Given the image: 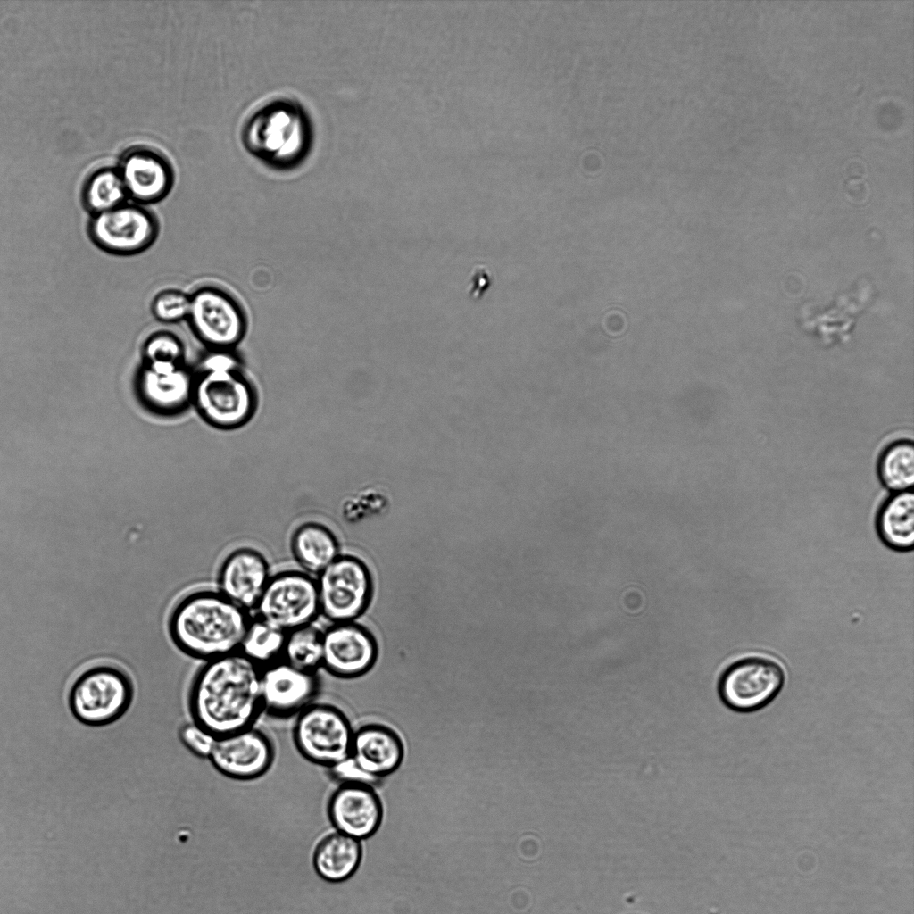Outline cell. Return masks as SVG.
Here are the masks:
<instances>
[{"mask_svg": "<svg viewBox=\"0 0 914 914\" xmlns=\"http://www.w3.org/2000/svg\"><path fill=\"white\" fill-rule=\"evenodd\" d=\"M127 199L119 170L109 168L92 174L83 191L84 204L92 215L116 208L127 203Z\"/></svg>", "mask_w": 914, "mask_h": 914, "instance_id": "cell-26", "label": "cell"}, {"mask_svg": "<svg viewBox=\"0 0 914 914\" xmlns=\"http://www.w3.org/2000/svg\"><path fill=\"white\" fill-rule=\"evenodd\" d=\"M320 688L318 673L298 669L283 660L262 669V712L275 719L296 717L315 702Z\"/></svg>", "mask_w": 914, "mask_h": 914, "instance_id": "cell-13", "label": "cell"}, {"mask_svg": "<svg viewBox=\"0 0 914 914\" xmlns=\"http://www.w3.org/2000/svg\"><path fill=\"white\" fill-rule=\"evenodd\" d=\"M378 655L373 634L356 621L329 624L323 629L322 669L339 679L368 673Z\"/></svg>", "mask_w": 914, "mask_h": 914, "instance_id": "cell-12", "label": "cell"}, {"mask_svg": "<svg viewBox=\"0 0 914 914\" xmlns=\"http://www.w3.org/2000/svg\"><path fill=\"white\" fill-rule=\"evenodd\" d=\"M192 405L210 426L236 429L253 418L257 395L236 358L228 351H213L195 374Z\"/></svg>", "mask_w": 914, "mask_h": 914, "instance_id": "cell-4", "label": "cell"}, {"mask_svg": "<svg viewBox=\"0 0 914 914\" xmlns=\"http://www.w3.org/2000/svg\"><path fill=\"white\" fill-rule=\"evenodd\" d=\"M362 855L360 841L340 832L324 837L316 846L312 862L317 874L333 883L345 881L357 870Z\"/></svg>", "mask_w": 914, "mask_h": 914, "instance_id": "cell-22", "label": "cell"}, {"mask_svg": "<svg viewBox=\"0 0 914 914\" xmlns=\"http://www.w3.org/2000/svg\"><path fill=\"white\" fill-rule=\"evenodd\" d=\"M134 695L130 678L117 667L98 665L84 671L68 696L75 719L89 727H103L120 719Z\"/></svg>", "mask_w": 914, "mask_h": 914, "instance_id": "cell-5", "label": "cell"}, {"mask_svg": "<svg viewBox=\"0 0 914 914\" xmlns=\"http://www.w3.org/2000/svg\"><path fill=\"white\" fill-rule=\"evenodd\" d=\"M190 297L187 320L195 335L213 351H228L243 338L246 323L244 312L227 292L203 287Z\"/></svg>", "mask_w": 914, "mask_h": 914, "instance_id": "cell-11", "label": "cell"}, {"mask_svg": "<svg viewBox=\"0 0 914 914\" xmlns=\"http://www.w3.org/2000/svg\"><path fill=\"white\" fill-rule=\"evenodd\" d=\"M265 556L252 547L230 552L218 569L217 590L228 600L248 612L257 603L271 577Z\"/></svg>", "mask_w": 914, "mask_h": 914, "instance_id": "cell-15", "label": "cell"}, {"mask_svg": "<svg viewBox=\"0 0 914 914\" xmlns=\"http://www.w3.org/2000/svg\"><path fill=\"white\" fill-rule=\"evenodd\" d=\"M241 141L255 159L278 171L301 165L313 141L311 118L303 106L288 96L263 101L245 117Z\"/></svg>", "mask_w": 914, "mask_h": 914, "instance_id": "cell-3", "label": "cell"}, {"mask_svg": "<svg viewBox=\"0 0 914 914\" xmlns=\"http://www.w3.org/2000/svg\"><path fill=\"white\" fill-rule=\"evenodd\" d=\"M274 758L273 745L254 727L217 737L209 759L221 774L234 779H253L264 774Z\"/></svg>", "mask_w": 914, "mask_h": 914, "instance_id": "cell-14", "label": "cell"}, {"mask_svg": "<svg viewBox=\"0 0 914 914\" xmlns=\"http://www.w3.org/2000/svg\"><path fill=\"white\" fill-rule=\"evenodd\" d=\"M190 305L188 295L176 289L158 293L151 303L154 318L163 323H176L187 320Z\"/></svg>", "mask_w": 914, "mask_h": 914, "instance_id": "cell-27", "label": "cell"}, {"mask_svg": "<svg viewBox=\"0 0 914 914\" xmlns=\"http://www.w3.org/2000/svg\"><path fill=\"white\" fill-rule=\"evenodd\" d=\"M877 477L890 493L913 489L914 443L902 439L884 448L877 462Z\"/></svg>", "mask_w": 914, "mask_h": 914, "instance_id": "cell-23", "label": "cell"}, {"mask_svg": "<svg viewBox=\"0 0 914 914\" xmlns=\"http://www.w3.org/2000/svg\"><path fill=\"white\" fill-rule=\"evenodd\" d=\"M329 771L341 785L356 784L373 787L378 780L361 769L351 756L329 767Z\"/></svg>", "mask_w": 914, "mask_h": 914, "instance_id": "cell-30", "label": "cell"}, {"mask_svg": "<svg viewBox=\"0 0 914 914\" xmlns=\"http://www.w3.org/2000/svg\"><path fill=\"white\" fill-rule=\"evenodd\" d=\"M785 681V670L779 662L767 656L751 655L727 667L719 677L718 692L727 708L749 713L769 704Z\"/></svg>", "mask_w": 914, "mask_h": 914, "instance_id": "cell-9", "label": "cell"}, {"mask_svg": "<svg viewBox=\"0 0 914 914\" xmlns=\"http://www.w3.org/2000/svg\"><path fill=\"white\" fill-rule=\"evenodd\" d=\"M287 632L253 617L239 652L262 669L282 660Z\"/></svg>", "mask_w": 914, "mask_h": 914, "instance_id": "cell-24", "label": "cell"}, {"mask_svg": "<svg viewBox=\"0 0 914 914\" xmlns=\"http://www.w3.org/2000/svg\"><path fill=\"white\" fill-rule=\"evenodd\" d=\"M179 738L190 752L201 758H209L217 739L211 732L193 721L182 725Z\"/></svg>", "mask_w": 914, "mask_h": 914, "instance_id": "cell-29", "label": "cell"}, {"mask_svg": "<svg viewBox=\"0 0 914 914\" xmlns=\"http://www.w3.org/2000/svg\"><path fill=\"white\" fill-rule=\"evenodd\" d=\"M292 555L301 570L317 577L341 553L339 542L327 526L309 521L295 529L290 539Z\"/></svg>", "mask_w": 914, "mask_h": 914, "instance_id": "cell-21", "label": "cell"}, {"mask_svg": "<svg viewBox=\"0 0 914 914\" xmlns=\"http://www.w3.org/2000/svg\"><path fill=\"white\" fill-rule=\"evenodd\" d=\"M195 374L184 361L144 363L137 387L146 405L162 414H177L192 404Z\"/></svg>", "mask_w": 914, "mask_h": 914, "instance_id": "cell-16", "label": "cell"}, {"mask_svg": "<svg viewBox=\"0 0 914 914\" xmlns=\"http://www.w3.org/2000/svg\"><path fill=\"white\" fill-rule=\"evenodd\" d=\"M350 756L365 772L379 779L400 766L403 746L392 728L369 723L354 731Z\"/></svg>", "mask_w": 914, "mask_h": 914, "instance_id": "cell-19", "label": "cell"}, {"mask_svg": "<svg viewBox=\"0 0 914 914\" xmlns=\"http://www.w3.org/2000/svg\"><path fill=\"white\" fill-rule=\"evenodd\" d=\"M876 529L881 542L896 553H910L914 547L913 489L892 493L879 508Z\"/></svg>", "mask_w": 914, "mask_h": 914, "instance_id": "cell-20", "label": "cell"}, {"mask_svg": "<svg viewBox=\"0 0 914 914\" xmlns=\"http://www.w3.org/2000/svg\"><path fill=\"white\" fill-rule=\"evenodd\" d=\"M159 224L155 216L143 205L125 203L104 212L94 214L88 223V234L101 250L114 255H134L155 241Z\"/></svg>", "mask_w": 914, "mask_h": 914, "instance_id": "cell-10", "label": "cell"}, {"mask_svg": "<svg viewBox=\"0 0 914 914\" xmlns=\"http://www.w3.org/2000/svg\"><path fill=\"white\" fill-rule=\"evenodd\" d=\"M261 676L240 652L204 661L189 686L192 721L216 737L253 727L262 713Z\"/></svg>", "mask_w": 914, "mask_h": 914, "instance_id": "cell-1", "label": "cell"}, {"mask_svg": "<svg viewBox=\"0 0 914 914\" xmlns=\"http://www.w3.org/2000/svg\"><path fill=\"white\" fill-rule=\"evenodd\" d=\"M282 660L307 672L322 669L323 629L314 623L287 633Z\"/></svg>", "mask_w": 914, "mask_h": 914, "instance_id": "cell-25", "label": "cell"}, {"mask_svg": "<svg viewBox=\"0 0 914 914\" xmlns=\"http://www.w3.org/2000/svg\"><path fill=\"white\" fill-rule=\"evenodd\" d=\"M143 357L149 361H184V346L173 333L158 331L149 336L144 343Z\"/></svg>", "mask_w": 914, "mask_h": 914, "instance_id": "cell-28", "label": "cell"}, {"mask_svg": "<svg viewBox=\"0 0 914 914\" xmlns=\"http://www.w3.org/2000/svg\"><path fill=\"white\" fill-rule=\"evenodd\" d=\"M353 733L340 708L313 702L295 717L293 740L306 760L329 768L350 757Z\"/></svg>", "mask_w": 914, "mask_h": 914, "instance_id": "cell-8", "label": "cell"}, {"mask_svg": "<svg viewBox=\"0 0 914 914\" xmlns=\"http://www.w3.org/2000/svg\"><path fill=\"white\" fill-rule=\"evenodd\" d=\"M119 173L128 198L145 205L164 198L173 185V170L169 162L159 153L137 148L123 157Z\"/></svg>", "mask_w": 914, "mask_h": 914, "instance_id": "cell-18", "label": "cell"}, {"mask_svg": "<svg viewBox=\"0 0 914 914\" xmlns=\"http://www.w3.org/2000/svg\"><path fill=\"white\" fill-rule=\"evenodd\" d=\"M252 618L217 589L201 588L177 602L168 628L182 653L204 662L239 652Z\"/></svg>", "mask_w": 914, "mask_h": 914, "instance_id": "cell-2", "label": "cell"}, {"mask_svg": "<svg viewBox=\"0 0 914 914\" xmlns=\"http://www.w3.org/2000/svg\"><path fill=\"white\" fill-rule=\"evenodd\" d=\"M328 812L337 832L359 841L378 830L383 815L372 786L356 784L341 785L329 800Z\"/></svg>", "mask_w": 914, "mask_h": 914, "instance_id": "cell-17", "label": "cell"}, {"mask_svg": "<svg viewBox=\"0 0 914 914\" xmlns=\"http://www.w3.org/2000/svg\"><path fill=\"white\" fill-rule=\"evenodd\" d=\"M315 578L320 616L330 624L356 621L371 602L370 570L354 555L341 553Z\"/></svg>", "mask_w": 914, "mask_h": 914, "instance_id": "cell-6", "label": "cell"}, {"mask_svg": "<svg viewBox=\"0 0 914 914\" xmlns=\"http://www.w3.org/2000/svg\"><path fill=\"white\" fill-rule=\"evenodd\" d=\"M254 612L287 633L315 623L320 616L315 577L301 569L272 574Z\"/></svg>", "mask_w": 914, "mask_h": 914, "instance_id": "cell-7", "label": "cell"}]
</instances>
